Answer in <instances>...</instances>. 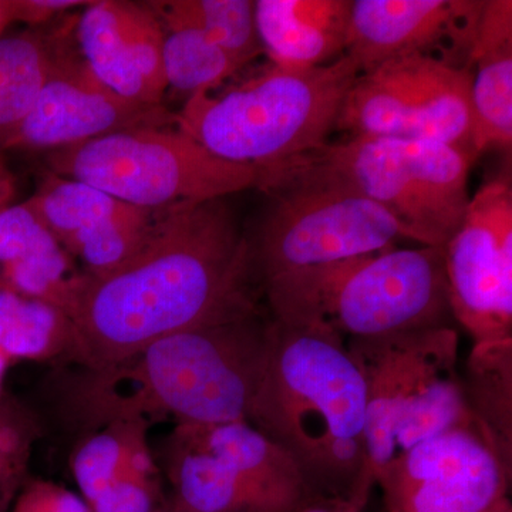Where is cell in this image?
<instances>
[{
    "instance_id": "cell-1",
    "label": "cell",
    "mask_w": 512,
    "mask_h": 512,
    "mask_svg": "<svg viewBox=\"0 0 512 512\" xmlns=\"http://www.w3.org/2000/svg\"><path fill=\"white\" fill-rule=\"evenodd\" d=\"M251 241L225 198L167 208L130 261L87 275L69 318L73 362L101 369L150 343L258 309Z\"/></svg>"
},
{
    "instance_id": "cell-2",
    "label": "cell",
    "mask_w": 512,
    "mask_h": 512,
    "mask_svg": "<svg viewBox=\"0 0 512 512\" xmlns=\"http://www.w3.org/2000/svg\"><path fill=\"white\" fill-rule=\"evenodd\" d=\"M271 325L258 308L165 336L113 365L83 369L67 387L66 410L93 429L164 416L202 427L247 421Z\"/></svg>"
},
{
    "instance_id": "cell-3",
    "label": "cell",
    "mask_w": 512,
    "mask_h": 512,
    "mask_svg": "<svg viewBox=\"0 0 512 512\" xmlns=\"http://www.w3.org/2000/svg\"><path fill=\"white\" fill-rule=\"evenodd\" d=\"M247 421L284 448L318 497L365 500L375 481L367 454L366 384L335 330L272 319Z\"/></svg>"
},
{
    "instance_id": "cell-4",
    "label": "cell",
    "mask_w": 512,
    "mask_h": 512,
    "mask_svg": "<svg viewBox=\"0 0 512 512\" xmlns=\"http://www.w3.org/2000/svg\"><path fill=\"white\" fill-rule=\"evenodd\" d=\"M467 151L433 140L352 136L256 171L265 194L295 184L332 185L389 212L403 237L444 247L466 215Z\"/></svg>"
},
{
    "instance_id": "cell-5",
    "label": "cell",
    "mask_w": 512,
    "mask_h": 512,
    "mask_svg": "<svg viewBox=\"0 0 512 512\" xmlns=\"http://www.w3.org/2000/svg\"><path fill=\"white\" fill-rule=\"evenodd\" d=\"M261 289L272 319L319 323L345 342L441 328L451 313L444 247L392 248L299 269Z\"/></svg>"
},
{
    "instance_id": "cell-6",
    "label": "cell",
    "mask_w": 512,
    "mask_h": 512,
    "mask_svg": "<svg viewBox=\"0 0 512 512\" xmlns=\"http://www.w3.org/2000/svg\"><path fill=\"white\" fill-rule=\"evenodd\" d=\"M357 76L346 55L309 70L269 63L248 79L185 100L175 127L222 160L262 170L328 143Z\"/></svg>"
},
{
    "instance_id": "cell-7",
    "label": "cell",
    "mask_w": 512,
    "mask_h": 512,
    "mask_svg": "<svg viewBox=\"0 0 512 512\" xmlns=\"http://www.w3.org/2000/svg\"><path fill=\"white\" fill-rule=\"evenodd\" d=\"M366 384V440L377 480L417 444L477 426L457 375L458 335L450 326L377 339L346 340Z\"/></svg>"
},
{
    "instance_id": "cell-8",
    "label": "cell",
    "mask_w": 512,
    "mask_h": 512,
    "mask_svg": "<svg viewBox=\"0 0 512 512\" xmlns=\"http://www.w3.org/2000/svg\"><path fill=\"white\" fill-rule=\"evenodd\" d=\"M46 164L49 173L144 210L227 198L256 183L254 168L214 156L177 127L134 128L57 148Z\"/></svg>"
},
{
    "instance_id": "cell-9",
    "label": "cell",
    "mask_w": 512,
    "mask_h": 512,
    "mask_svg": "<svg viewBox=\"0 0 512 512\" xmlns=\"http://www.w3.org/2000/svg\"><path fill=\"white\" fill-rule=\"evenodd\" d=\"M268 195L274 201L249 238L259 286L286 272L387 251L404 238L389 212L343 188L295 184Z\"/></svg>"
},
{
    "instance_id": "cell-10",
    "label": "cell",
    "mask_w": 512,
    "mask_h": 512,
    "mask_svg": "<svg viewBox=\"0 0 512 512\" xmlns=\"http://www.w3.org/2000/svg\"><path fill=\"white\" fill-rule=\"evenodd\" d=\"M471 67H453L433 56L393 57L352 83L335 130L352 136L433 140L471 147Z\"/></svg>"
},
{
    "instance_id": "cell-11",
    "label": "cell",
    "mask_w": 512,
    "mask_h": 512,
    "mask_svg": "<svg viewBox=\"0 0 512 512\" xmlns=\"http://www.w3.org/2000/svg\"><path fill=\"white\" fill-rule=\"evenodd\" d=\"M448 301L474 343L512 339V187L508 175L470 198L444 245Z\"/></svg>"
},
{
    "instance_id": "cell-12",
    "label": "cell",
    "mask_w": 512,
    "mask_h": 512,
    "mask_svg": "<svg viewBox=\"0 0 512 512\" xmlns=\"http://www.w3.org/2000/svg\"><path fill=\"white\" fill-rule=\"evenodd\" d=\"M70 29L52 36V56L32 109L5 150L53 151L134 128L175 127L164 104L124 99L94 76Z\"/></svg>"
},
{
    "instance_id": "cell-13",
    "label": "cell",
    "mask_w": 512,
    "mask_h": 512,
    "mask_svg": "<svg viewBox=\"0 0 512 512\" xmlns=\"http://www.w3.org/2000/svg\"><path fill=\"white\" fill-rule=\"evenodd\" d=\"M511 468L477 426L417 444L377 478L393 512H511Z\"/></svg>"
},
{
    "instance_id": "cell-14",
    "label": "cell",
    "mask_w": 512,
    "mask_h": 512,
    "mask_svg": "<svg viewBox=\"0 0 512 512\" xmlns=\"http://www.w3.org/2000/svg\"><path fill=\"white\" fill-rule=\"evenodd\" d=\"M483 8L476 0H353L345 55L359 73L413 53L471 67Z\"/></svg>"
},
{
    "instance_id": "cell-15",
    "label": "cell",
    "mask_w": 512,
    "mask_h": 512,
    "mask_svg": "<svg viewBox=\"0 0 512 512\" xmlns=\"http://www.w3.org/2000/svg\"><path fill=\"white\" fill-rule=\"evenodd\" d=\"M28 202L90 276L110 274L130 261L167 210L133 207L92 185L52 173Z\"/></svg>"
},
{
    "instance_id": "cell-16",
    "label": "cell",
    "mask_w": 512,
    "mask_h": 512,
    "mask_svg": "<svg viewBox=\"0 0 512 512\" xmlns=\"http://www.w3.org/2000/svg\"><path fill=\"white\" fill-rule=\"evenodd\" d=\"M87 274L49 231L28 200L0 210V282L67 316Z\"/></svg>"
},
{
    "instance_id": "cell-17",
    "label": "cell",
    "mask_w": 512,
    "mask_h": 512,
    "mask_svg": "<svg viewBox=\"0 0 512 512\" xmlns=\"http://www.w3.org/2000/svg\"><path fill=\"white\" fill-rule=\"evenodd\" d=\"M191 427L232 468L252 512H296L318 498L295 460L248 421Z\"/></svg>"
},
{
    "instance_id": "cell-18",
    "label": "cell",
    "mask_w": 512,
    "mask_h": 512,
    "mask_svg": "<svg viewBox=\"0 0 512 512\" xmlns=\"http://www.w3.org/2000/svg\"><path fill=\"white\" fill-rule=\"evenodd\" d=\"M352 0H256L255 23L269 63L288 70L345 56Z\"/></svg>"
},
{
    "instance_id": "cell-19",
    "label": "cell",
    "mask_w": 512,
    "mask_h": 512,
    "mask_svg": "<svg viewBox=\"0 0 512 512\" xmlns=\"http://www.w3.org/2000/svg\"><path fill=\"white\" fill-rule=\"evenodd\" d=\"M471 147L512 143V2L485 0L471 52Z\"/></svg>"
},
{
    "instance_id": "cell-20",
    "label": "cell",
    "mask_w": 512,
    "mask_h": 512,
    "mask_svg": "<svg viewBox=\"0 0 512 512\" xmlns=\"http://www.w3.org/2000/svg\"><path fill=\"white\" fill-rule=\"evenodd\" d=\"M170 470L175 501L185 512H252L232 468L204 446L191 426L178 424L171 443Z\"/></svg>"
},
{
    "instance_id": "cell-21",
    "label": "cell",
    "mask_w": 512,
    "mask_h": 512,
    "mask_svg": "<svg viewBox=\"0 0 512 512\" xmlns=\"http://www.w3.org/2000/svg\"><path fill=\"white\" fill-rule=\"evenodd\" d=\"M148 421L123 420L97 427L77 447L74 481L87 504L126 477L157 478L147 444Z\"/></svg>"
},
{
    "instance_id": "cell-22",
    "label": "cell",
    "mask_w": 512,
    "mask_h": 512,
    "mask_svg": "<svg viewBox=\"0 0 512 512\" xmlns=\"http://www.w3.org/2000/svg\"><path fill=\"white\" fill-rule=\"evenodd\" d=\"M474 423L512 467V339L474 343L461 380Z\"/></svg>"
},
{
    "instance_id": "cell-23",
    "label": "cell",
    "mask_w": 512,
    "mask_h": 512,
    "mask_svg": "<svg viewBox=\"0 0 512 512\" xmlns=\"http://www.w3.org/2000/svg\"><path fill=\"white\" fill-rule=\"evenodd\" d=\"M74 39L84 62L111 92L138 103H158L121 37L114 0L84 6L74 25Z\"/></svg>"
},
{
    "instance_id": "cell-24",
    "label": "cell",
    "mask_w": 512,
    "mask_h": 512,
    "mask_svg": "<svg viewBox=\"0 0 512 512\" xmlns=\"http://www.w3.org/2000/svg\"><path fill=\"white\" fill-rule=\"evenodd\" d=\"M74 333L66 313L0 282V353L9 360H72Z\"/></svg>"
},
{
    "instance_id": "cell-25",
    "label": "cell",
    "mask_w": 512,
    "mask_h": 512,
    "mask_svg": "<svg viewBox=\"0 0 512 512\" xmlns=\"http://www.w3.org/2000/svg\"><path fill=\"white\" fill-rule=\"evenodd\" d=\"M164 29L192 28L221 46L242 70L261 55L252 0L146 2Z\"/></svg>"
},
{
    "instance_id": "cell-26",
    "label": "cell",
    "mask_w": 512,
    "mask_h": 512,
    "mask_svg": "<svg viewBox=\"0 0 512 512\" xmlns=\"http://www.w3.org/2000/svg\"><path fill=\"white\" fill-rule=\"evenodd\" d=\"M52 56V36L23 32L0 37V151L33 103Z\"/></svg>"
},
{
    "instance_id": "cell-27",
    "label": "cell",
    "mask_w": 512,
    "mask_h": 512,
    "mask_svg": "<svg viewBox=\"0 0 512 512\" xmlns=\"http://www.w3.org/2000/svg\"><path fill=\"white\" fill-rule=\"evenodd\" d=\"M163 64L167 89L187 99L214 92L242 72L221 46L192 28L165 29Z\"/></svg>"
},
{
    "instance_id": "cell-28",
    "label": "cell",
    "mask_w": 512,
    "mask_h": 512,
    "mask_svg": "<svg viewBox=\"0 0 512 512\" xmlns=\"http://www.w3.org/2000/svg\"><path fill=\"white\" fill-rule=\"evenodd\" d=\"M119 29L128 52L148 89L163 103L167 84L164 77L165 29L156 13L144 3L114 0Z\"/></svg>"
},
{
    "instance_id": "cell-29",
    "label": "cell",
    "mask_w": 512,
    "mask_h": 512,
    "mask_svg": "<svg viewBox=\"0 0 512 512\" xmlns=\"http://www.w3.org/2000/svg\"><path fill=\"white\" fill-rule=\"evenodd\" d=\"M33 433L32 420L15 404L0 399V511L22 481Z\"/></svg>"
},
{
    "instance_id": "cell-30",
    "label": "cell",
    "mask_w": 512,
    "mask_h": 512,
    "mask_svg": "<svg viewBox=\"0 0 512 512\" xmlns=\"http://www.w3.org/2000/svg\"><path fill=\"white\" fill-rule=\"evenodd\" d=\"M13 512H93L82 495L52 481L29 480L16 494Z\"/></svg>"
},
{
    "instance_id": "cell-31",
    "label": "cell",
    "mask_w": 512,
    "mask_h": 512,
    "mask_svg": "<svg viewBox=\"0 0 512 512\" xmlns=\"http://www.w3.org/2000/svg\"><path fill=\"white\" fill-rule=\"evenodd\" d=\"M84 0H15L16 22L39 26L57 15L76 8H84Z\"/></svg>"
},
{
    "instance_id": "cell-32",
    "label": "cell",
    "mask_w": 512,
    "mask_h": 512,
    "mask_svg": "<svg viewBox=\"0 0 512 512\" xmlns=\"http://www.w3.org/2000/svg\"><path fill=\"white\" fill-rule=\"evenodd\" d=\"M359 508L360 504L353 503V501L335 500V498L322 500L318 497L296 512H357Z\"/></svg>"
},
{
    "instance_id": "cell-33",
    "label": "cell",
    "mask_w": 512,
    "mask_h": 512,
    "mask_svg": "<svg viewBox=\"0 0 512 512\" xmlns=\"http://www.w3.org/2000/svg\"><path fill=\"white\" fill-rule=\"evenodd\" d=\"M15 191V177H13L12 171L9 170L5 158L0 154V201H12Z\"/></svg>"
},
{
    "instance_id": "cell-34",
    "label": "cell",
    "mask_w": 512,
    "mask_h": 512,
    "mask_svg": "<svg viewBox=\"0 0 512 512\" xmlns=\"http://www.w3.org/2000/svg\"><path fill=\"white\" fill-rule=\"evenodd\" d=\"M12 23H16L15 0H0V37Z\"/></svg>"
},
{
    "instance_id": "cell-35",
    "label": "cell",
    "mask_w": 512,
    "mask_h": 512,
    "mask_svg": "<svg viewBox=\"0 0 512 512\" xmlns=\"http://www.w3.org/2000/svg\"><path fill=\"white\" fill-rule=\"evenodd\" d=\"M9 363L10 360L8 357L0 353V399H2L3 379H5V373Z\"/></svg>"
},
{
    "instance_id": "cell-36",
    "label": "cell",
    "mask_w": 512,
    "mask_h": 512,
    "mask_svg": "<svg viewBox=\"0 0 512 512\" xmlns=\"http://www.w3.org/2000/svg\"><path fill=\"white\" fill-rule=\"evenodd\" d=\"M158 512H185L183 510H180V508L177 507V505H171L170 508H165V510H160Z\"/></svg>"
},
{
    "instance_id": "cell-37",
    "label": "cell",
    "mask_w": 512,
    "mask_h": 512,
    "mask_svg": "<svg viewBox=\"0 0 512 512\" xmlns=\"http://www.w3.org/2000/svg\"><path fill=\"white\" fill-rule=\"evenodd\" d=\"M9 204H12V201H10V200H2V201H0V210H2V208H5L6 205H9Z\"/></svg>"
},
{
    "instance_id": "cell-38",
    "label": "cell",
    "mask_w": 512,
    "mask_h": 512,
    "mask_svg": "<svg viewBox=\"0 0 512 512\" xmlns=\"http://www.w3.org/2000/svg\"><path fill=\"white\" fill-rule=\"evenodd\" d=\"M0 512H2V511H0Z\"/></svg>"
}]
</instances>
